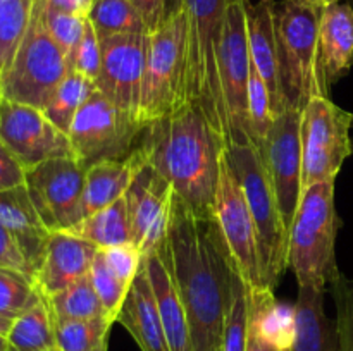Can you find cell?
I'll use <instances>...</instances> for the list:
<instances>
[{
	"instance_id": "obj_30",
	"label": "cell",
	"mask_w": 353,
	"mask_h": 351,
	"mask_svg": "<svg viewBox=\"0 0 353 351\" xmlns=\"http://www.w3.org/2000/svg\"><path fill=\"white\" fill-rule=\"evenodd\" d=\"M45 301L54 320H88L107 317L102 301L90 281V275L48 296Z\"/></svg>"
},
{
	"instance_id": "obj_6",
	"label": "cell",
	"mask_w": 353,
	"mask_h": 351,
	"mask_svg": "<svg viewBox=\"0 0 353 351\" xmlns=\"http://www.w3.org/2000/svg\"><path fill=\"white\" fill-rule=\"evenodd\" d=\"M257 229L265 282L276 289L288 268V227L283 220L268 169L255 145L226 147Z\"/></svg>"
},
{
	"instance_id": "obj_8",
	"label": "cell",
	"mask_w": 353,
	"mask_h": 351,
	"mask_svg": "<svg viewBox=\"0 0 353 351\" xmlns=\"http://www.w3.org/2000/svg\"><path fill=\"white\" fill-rule=\"evenodd\" d=\"M69 71V58L45 26L43 2L34 0L23 43L0 79V95L43 110Z\"/></svg>"
},
{
	"instance_id": "obj_38",
	"label": "cell",
	"mask_w": 353,
	"mask_h": 351,
	"mask_svg": "<svg viewBox=\"0 0 353 351\" xmlns=\"http://www.w3.org/2000/svg\"><path fill=\"white\" fill-rule=\"evenodd\" d=\"M69 65H71V71L79 72L92 81H97L99 78L100 67H102V43L90 19L86 21L85 33L78 47L69 58Z\"/></svg>"
},
{
	"instance_id": "obj_11",
	"label": "cell",
	"mask_w": 353,
	"mask_h": 351,
	"mask_svg": "<svg viewBox=\"0 0 353 351\" xmlns=\"http://www.w3.org/2000/svg\"><path fill=\"white\" fill-rule=\"evenodd\" d=\"M352 114L327 95H316L302 110V184L334 181L353 153Z\"/></svg>"
},
{
	"instance_id": "obj_15",
	"label": "cell",
	"mask_w": 353,
	"mask_h": 351,
	"mask_svg": "<svg viewBox=\"0 0 353 351\" xmlns=\"http://www.w3.org/2000/svg\"><path fill=\"white\" fill-rule=\"evenodd\" d=\"M0 141L26 171L52 158L72 157L69 136L43 110L7 98H0Z\"/></svg>"
},
{
	"instance_id": "obj_16",
	"label": "cell",
	"mask_w": 353,
	"mask_h": 351,
	"mask_svg": "<svg viewBox=\"0 0 353 351\" xmlns=\"http://www.w3.org/2000/svg\"><path fill=\"white\" fill-rule=\"evenodd\" d=\"M131 237L143 258L157 253L165 243L174 212V189L145 162L126 195Z\"/></svg>"
},
{
	"instance_id": "obj_35",
	"label": "cell",
	"mask_w": 353,
	"mask_h": 351,
	"mask_svg": "<svg viewBox=\"0 0 353 351\" xmlns=\"http://www.w3.org/2000/svg\"><path fill=\"white\" fill-rule=\"evenodd\" d=\"M90 281H92L93 288H95L97 295H99L100 301H102L105 315L110 322H117V315H119L121 308H123L126 296L130 292L131 286L121 281L109 264L103 258L102 251H97L95 258H93L92 268H90Z\"/></svg>"
},
{
	"instance_id": "obj_51",
	"label": "cell",
	"mask_w": 353,
	"mask_h": 351,
	"mask_svg": "<svg viewBox=\"0 0 353 351\" xmlns=\"http://www.w3.org/2000/svg\"><path fill=\"white\" fill-rule=\"evenodd\" d=\"M9 351H14V350H12V348H10V350H9Z\"/></svg>"
},
{
	"instance_id": "obj_52",
	"label": "cell",
	"mask_w": 353,
	"mask_h": 351,
	"mask_svg": "<svg viewBox=\"0 0 353 351\" xmlns=\"http://www.w3.org/2000/svg\"><path fill=\"white\" fill-rule=\"evenodd\" d=\"M0 98H2V95H0Z\"/></svg>"
},
{
	"instance_id": "obj_44",
	"label": "cell",
	"mask_w": 353,
	"mask_h": 351,
	"mask_svg": "<svg viewBox=\"0 0 353 351\" xmlns=\"http://www.w3.org/2000/svg\"><path fill=\"white\" fill-rule=\"evenodd\" d=\"M45 6L61 12L74 14V16L88 17L93 0H43Z\"/></svg>"
},
{
	"instance_id": "obj_39",
	"label": "cell",
	"mask_w": 353,
	"mask_h": 351,
	"mask_svg": "<svg viewBox=\"0 0 353 351\" xmlns=\"http://www.w3.org/2000/svg\"><path fill=\"white\" fill-rule=\"evenodd\" d=\"M336 305V326L340 334V350L353 351V279L343 274L331 284Z\"/></svg>"
},
{
	"instance_id": "obj_1",
	"label": "cell",
	"mask_w": 353,
	"mask_h": 351,
	"mask_svg": "<svg viewBox=\"0 0 353 351\" xmlns=\"http://www.w3.org/2000/svg\"><path fill=\"white\" fill-rule=\"evenodd\" d=\"M159 255L169 265L185 305L192 351H219L241 277L214 217L196 215L176 196L168 240Z\"/></svg>"
},
{
	"instance_id": "obj_26",
	"label": "cell",
	"mask_w": 353,
	"mask_h": 351,
	"mask_svg": "<svg viewBox=\"0 0 353 351\" xmlns=\"http://www.w3.org/2000/svg\"><path fill=\"white\" fill-rule=\"evenodd\" d=\"M68 231L90 241L99 250L130 243V241H133V237H131L126 196L117 200L112 205L92 213V215L83 217L78 224H74Z\"/></svg>"
},
{
	"instance_id": "obj_37",
	"label": "cell",
	"mask_w": 353,
	"mask_h": 351,
	"mask_svg": "<svg viewBox=\"0 0 353 351\" xmlns=\"http://www.w3.org/2000/svg\"><path fill=\"white\" fill-rule=\"evenodd\" d=\"M41 2H43V0H41ZM43 21L50 36L55 40V43L62 48L65 57L71 58L72 52L76 50L83 33H85L88 17L74 16V14L50 9V7L45 6L43 2Z\"/></svg>"
},
{
	"instance_id": "obj_9",
	"label": "cell",
	"mask_w": 353,
	"mask_h": 351,
	"mask_svg": "<svg viewBox=\"0 0 353 351\" xmlns=\"http://www.w3.org/2000/svg\"><path fill=\"white\" fill-rule=\"evenodd\" d=\"M212 217L230 251L234 268L247 286V291L250 295L269 291L271 288L265 282L264 268H262L257 229L226 148L221 155Z\"/></svg>"
},
{
	"instance_id": "obj_46",
	"label": "cell",
	"mask_w": 353,
	"mask_h": 351,
	"mask_svg": "<svg viewBox=\"0 0 353 351\" xmlns=\"http://www.w3.org/2000/svg\"><path fill=\"white\" fill-rule=\"evenodd\" d=\"M12 323H14V319H10V317H6V315H0V336L7 337Z\"/></svg>"
},
{
	"instance_id": "obj_13",
	"label": "cell",
	"mask_w": 353,
	"mask_h": 351,
	"mask_svg": "<svg viewBox=\"0 0 353 351\" xmlns=\"http://www.w3.org/2000/svg\"><path fill=\"white\" fill-rule=\"evenodd\" d=\"M85 172L72 157L52 158L26 171V189L48 231H68L83 219Z\"/></svg>"
},
{
	"instance_id": "obj_34",
	"label": "cell",
	"mask_w": 353,
	"mask_h": 351,
	"mask_svg": "<svg viewBox=\"0 0 353 351\" xmlns=\"http://www.w3.org/2000/svg\"><path fill=\"white\" fill-rule=\"evenodd\" d=\"M248 129H250L252 143L261 150L274 123V112L271 105V95L265 86L264 79L259 74L257 69L252 65L250 81H248Z\"/></svg>"
},
{
	"instance_id": "obj_50",
	"label": "cell",
	"mask_w": 353,
	"mask_h": 351,
	"mask_svg": "<svg viewBox=\"0 0 353 351\" xmlns=\"http://www.w3.org/2000/svg\"><path fill=\"white\" fill-rule=\"evenodd\" d=\"M352 127H353V114H352Z\"/></svg>"
},
{
	"instance_id": "obj_25",
	"label": "cell",
	"mask_w": 353,
	"mask_h": 351,
	"mask_svg": "<svg viewBox=\"0 0 353 351\" xmlns=\"http://www.w3.org/2000/svg\"><path fill=\"white\" fill-rule=\"evenodd\" d=\"M143 260L148 281H150L152 291L155 296V303H157L159 315L162 320V327H164L165 337H168L169 350L192 351L188 317H186L185 305H183V299L176 288L171 270H169V265L159 255V251Z\"/></svg>"
},
{
	"instance_id": "obj_17",
	"label": "cell",
	"mask_w": 353,
	"mask_h": 351,
	"mask_svg": "<svg viewBox=\"0 0 353 351\" xmlns=\"http://www.w3.org/2000/svg\"><path fill=\"white\" fill-rule=\"evenodd\" d=\"M100 43L102 67L95 81L97 89L114 105L138 120L148 33L116 34L100 40Z\"/></svg>"
},
{
	"instance_id": "obj_19",
	"label": "cell",
	"mask_w": 353,
	"mask_h": 351,
	"mask_svg": "<svg viewBox=\"0 0 353 351\" xmlns=\"http://www.w3.org/2000/svg\"><path fill=\"white\" fill-rule=\"evenodd\" d=\"M353 67V7L348 3H331L324 7L319 24L317 71L321 89L330 96L334 83Z\"/></svg>"
},
{
	"instance_id": "obj_32",
	"label": "cell",
	"mask_w": 353,
	"mask_h": 351,
	"mask_svg": "<svg viewBox=\"0 0 353 351\" xmlns=\"http://www.w3.org/2000/svg\"><path fill=\"white\" fill-rule=\"evenodd\" d=\"M33 7L34 0H0V79L23 43Z\"/></svg>"
},
{
	"instance_id": "obj_23",
	"label": "cell",
	"mask_w": 353,
	"mask_h": 351,
	"mask_svg": "<svg viewBox=\"0 0 353 351\" xmlns=\"http://www.w3.org/2000/svg\"><path fill=\"white\" fill-rule=\"evenodd\" d=\"M143 164L145 157L137 147L123 160L99 162L86 169L81 198L83 217L92 215L123 198Z\"/></svg>"
},
{
	"instance_id": "obj_48",
	"label": "cell",
	"mask_w": 353,
	"mask_h": 351,
	"mask_svg": "<svg viewBox=\"0 0 353 351\" xmlns=\"http://www.w3.org/2000/svg\"><path fill=\"white\" fill-rule=\"evenodd\" d=\"M305 2H309V3H312V6H317V7H327V6H331V3H336V2H340V0H305Z\"/></svg>"
},
{
	"instance_id": "obj_4",
	"label": "cell",
	"mask_w": 353,
	"mask_h": 351,
	"mask_svg": "<svg viewBox=\"0 0 353 351\" xmlns=\"http://www.w3.org/2000/svg\"><path fill=\"white\" fill-rule=\"evenodd\" d=\"M183 10L186 16V102L202 107L228 145L217 65L226 0H183Z\"/></svg>"
},
{
	"instance_id": "obj_2",
	"label": "cell",
	"mask_w": 353,
	"mask_h": 351,
	"mask_svg": "<svg viewBox=\"0 0 353 351\" xmlns=\"http://www.w3.org/2000/svg\"><path fill=\"white\" fill-rule=\"evenodd\" d=\"M138 148L145 162L174 189L192 212L212 217L219 162L226 143L195 102L148 124Z\"/></svg>"
},
{
	"instance_id": "obj_14",
	"label": "cell",
	"mask_w": 353,
	"mask_h": 351,
	"mask_svg": "<svg viewBox=\"0 0 353 351\" xmlns=\"http://www.w3.org/2000/svg\"><path fill=\"white\" fill-rule=\"evenodd\" d=\"M302 110L288 109L274 117L259 151L268 169L283 220L290 229L303 193L302 184Z\"/></svg>"
},
{
	"instance_id": "obj_49",
	"label": "cell",
	"mask_w": 353,
	"mask_h": 351,
	"mask_svg": "<svg viewBox=\"0 0 353 351\" xmlns=\"http://www.w3.org/2000/svg\"><path fill=\"white\" fill-rule=\"evenodd\" d=\"M9 341H7L6 336H0V351H9Z\"/></svg>"
},
{
	"instance_id": "obj_36",
	"label": "cell",
	"mask_w": 353,
	"mask_h": 351,
	"mask_svg": "<svg viewBox=\"0 0 353 351\" xmlns=\"http://www.w3.org/2000/svg\"><path fill=\"white\" fill-rule=\"evenodd\" d=\"M248 291L241 281L234 292L233 303L224 322L223 341L219 351H247L248 344Z\"/></svg>"
},
{
	"instance_id": "obj_24",
	"label": "cell",
	"mask_w": 353,
	"mask_h": 351,
	"mask_svg": "<svg viewBox=\"0 0 353 351\" xmlns=\"http://www.w3.org/2000/svg\"><path fill=\"white\" fill-rule=\"evenodd\" d=\"M0 226L9 231L38 270L50 231L38 215L26 184L0 191Z\"/></svg>"
},
{
	"instance_id": "obj_42",
	"label": "cell",
	"mask_w": 353,
	"mask_h": 351,
	"mask_svg": "<svg viewBox=\"0 0 353 351\" xmlns=\"http://www.w3.org/2000/svg\"><path fill=\"white\" fill-rule=\"evenodd\" d=\"M26 184V169L0 141V191Z\"/></svg>"
},
{
	"instance_id": "obj_31",
	"label": "cell",
	"mask_w": 353,
	"mask_h": 351,
	"mask_svg": "<svg viewBox=\"0 0 353 351\" xmlns=\"http://www.w3.org/2000/svg\"><path fill=\"white\" fill-rule=\"evenodd\" d=\"M88 19L100 40L116 34L148 33L143 16L130 0H93Z\"/></svg>"
},
{
	"instance_id": "obj_7",
	"label": "cell",
	"mask_w": 353,
	"mask_h": 351,
	"mask_svg": "<svg viewBox=\"0 0 353 351\" xmlns=\"http://www.w3.org/2000/svg\"><path fill=\"white\" fill-rule=\"evenodd\" d=\"M186 16L185 10L168 16L155 31L148 33L147 62L141 85L138 123L147 127L186 103Z\"/></svg>"
},
{
	"instance_id": "obj_41",
	"label": "cell",
	"mask_w": 353,
	"mask_h": 351,
	"mask_svg": "<svg viewBox=\"0 0 353 351\" xmlns=\"http://www.w3.org/2000/svg\"><path fill=\"white\" fill-rule=\"evenodd\" d=\"M0 267L21 272L33 281L37 279V270L26 258L23 248L19 246L16 237L2 226H0Z\"/></svg>"
},
{
	"instance_id": "obj_43",
	"label": "cell",
	"mask_w": 353,
	"mask_h": 351,
	"mask_svg": "<svg viewBox=\"0 0 353 351\" xmlns=\"http://www.w3.org/2000/svg\"><path fill=\"white\" fill-rule=\"evenodd\" d=\"M134 7L141 12L145 23H147L148 33L157 30L165 19H168V10H165V0H130Z\"/></svg>"
},
{
	"instance_id": "obj_22",
	"label": "cell",
	"mask_w": 353,
	"mask_h": 351,
	"mask_svg": "<svg viewBox=\"0 0 353 351\" xmlns=\"http://www.w3.org/2000/svg\"><path fill=\"white\" fill-rule=\"evenodd\" d=\"M324 291L299 288L293 305V337L285 351H341L336 319L324 308Z\"/></svg>"
},
{
	"instance_id": "obj_5",
	"label": "cell",
	"mask_w": 353,
	"mask_h": 351,
	"mask_svg": "<svg viewBox=\"0 0 353 351\" xmlns=\"http://www.w3.org/2000/svg\"><path fill=\"white\" fill-rule=\"evenodd\" d=\"M323 7L305 0H283L276 6L279 81L288 109L303 110L309 100L324 95L317 71V47Z\"/></svg>"
},
{
	"instance_id": "obj_12",
	"label": "cell",
	"mask_w": 353,
	"mask_h": 351,
	"mask_svg": "<svg viewBox=\"0 0 353 351\" xmlns=\"http://www.w3.org/2000/svg\"><path fill=\"white\" fill-rule=\"evenodd\" d=\"M141 133L143 127L133 116L97 89L76 114L68 136L74 160L88 169L99 162L126 158Z\"/></svg>"
},
{
	"instance_id": "obj_21",
	"label": "cell",
	"mask_w": 353,
	"mask_h": 351,
	"mask_svg": "<svg viewBox=\"0 0 353 351\" xmlns=\"http://www.w3.org/2000/svg\"><path fill=\"white\" fill-rule=\"evenodd\" d=\"M117 322L131 334L140 351H171L148 281L145 260L143 267L131 284L126 301L117 315Z\"/></svg>"
},
{
	"instance_id": "obj_27",
	"label": "cell",
	"mask_w": 353,
	"mask_h": 351,
	"mask_svg": "<svg viewBox=\"0 0 353 351\" xmlns=\"http://www.w3.org/2000/svg\"><path fill=\"white\" fill-rule=\"evenodd\" d=\"M7 341L14 351H57L54 319L45 298L14 319Z\"/></svg>"
},
{
	"instance_id": "obj_3",
	"label": "cell",
	"mask_w": 353,
	"mask_h": 351,
	"mask_svg": "<svg viewBox=\"0 0 353 351\" xmlns=\"http://www.w3.org/2000/svg\"><path fill=\"white\" fill-rule=\"evenodd\" d=\"M340 224L334 206V181L307 186L288 229V267L299 288L326 292L341 275L336 264Z\"/></svg>"
},
{
	"instance_id": "obj_33",
	"label": "cell",
	"mask_w": 353,
	"mask_h": 351,
	"mask_svg": "<svg viewBox=\"0 0 353 351\" xmlns=\"http://www.w3.org/2000/svg\"><path fill=\"white\" fill-rule=\"evenodd\" d=\"M43 299L37 282L21 272L0 267V315L17 319Z\"/></svg>"
},
{
	"instance_id": "obj_28",
	"label": "cell",
	"mask_w": 353,
	"mask_h": 351,
	"mask_svg": "<svg viewBox=\"0 0 353 351\" xmlns=\"http://www.w3.org/2000/svg\"><path fill=\"white\" fill-rule=\"evenodd\" d=\"M97 92L95 81L85 78L76 71H69L61 85L54 92L52 98L45 105L43 112L62 133L68 134L76 114L79 112L86 100Z\"/></svg>"
},
{
	"instance_id": "obj_45",
	"label": "cell",
	"mask_w": 353,
	"mask_h": 351,
	"mask_svg": "<svg viewBox=\"0 0 353 351\" xmlns=\"http://www.w3.org/2000/svg\"><path fill=\"white\" fill-rule=\"evenodd\" d=\"M247 351H283V350H279L276 344L269 343V341L264 339L257 330H254L250 326H248Z\"/></svg>"
},
{
	"instance_id": "obj_47",
	"label": "cell",
	"mask_w": 353,
	"mask_h": 351,
	"mask_svg": "<svg viewBox=\"0 0 353 351\" xmlns=\"http://www.w3.org/2000/svg\"><path fill=\"white\" fill-rule=\"evenodd\" d=\"M183 7V0H165V10H168V16L178 12Z\"/></svg>"
},
{
	"instance_id": "obj_20",
	"label": "cell",
	"mask_w": 353,
	"mask_h": 351,
	"mask_svg": "<svg viewBox=\"0 0 353 351\" xmlns=\"http://www.w3.org/2000/svg\"><path fill=\"white\" fill-rule=\"evenodd\" d=\"M276 6L278 3L274 0H259L248 9V43L252 65L257 69L268 86L274 117L286 109L279 81Z\"/></svg>"
},
{
	"instance_id": "obj_18",
	"label": "cell",
	"mask_w": 353,
	"mask_h": 351,
	"mask_svg": "<svg viewBox=\"0 0 353 351\" xmlns=\"http://www.w3.org/2000/svg\"><path fill=\"white\" fill-rule=\"evenodd\" d=\"M97 251L95 244L69 231H50L34 279L43 298L86 277Z\"/></svg>"
},
{
	"instance_id": "obj_10",
	"label": "cell",
	"mask_w": 353,
	"mask_h": 351,
	"mask_svg": "<svg viewBox=\"0 0 353 351\" xmlns=\"http://www.w3.org/2000/svg\"><path fill=\"white\" fill-rule=\"evenodd\" d=\"M250 0H226L223 38L219 45V86L226 119L228 145H254L248 129V81L252 72L248 43Z\"/></svg>"
},
{
	"instance_id": "obj_29",
	"label": "cell",
	"mask_w": 353,
	"mask_h": 351,
	"mask_svg": "<svg viewBox=\"0 0 353 351\" xmlns=\"http://www.w3.org/2000/svg\"><path fill=\"white\" fill-rule=\"evenodd\" d=\"M112 323L107 317L88 320H54L57 351H109Z\"/></svg>"
},
{
	"instance_id": "obj_40",
	"label": "cell",
	"mask_w": 353,
	"mask_h": 351,
	"mask_svg": "<svg viewBox=\"0 0 353 351\" xmlns=\"http://www.w3.org/2000/svg\"><path fill=\"white\" fill-rule=\"evenodd\" d=\"M100 251H102L103 258H105V262L109 264V267L114 270V274H116L121 281L126 282L128 286L133 284L138 272L143 267V253H141L140 248H138L133 241H130V243L103 248V250Z\"/></svg>"
}]
</instances>
